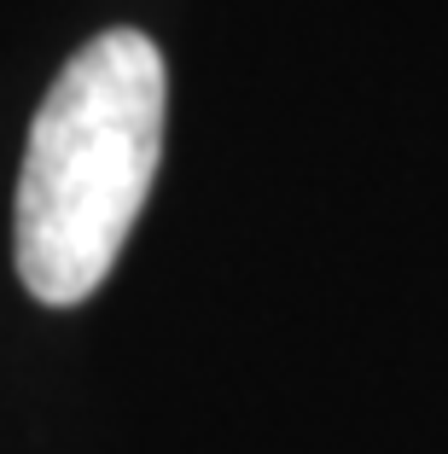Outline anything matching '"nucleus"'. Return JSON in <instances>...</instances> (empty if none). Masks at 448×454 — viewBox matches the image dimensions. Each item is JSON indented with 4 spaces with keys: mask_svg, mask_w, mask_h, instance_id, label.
I'll use <instances>...</instances> for the list:
<instances>
[{
    "mask_svg": "<svg viewBox=\"0 0 448 454\" xmlns=\"http://www.w3.org/2000/svg\"><path fill=\"white\" fill-rule=\"evenodd\" d=\"M163 53L140 29H106L70 53L35 111L18 175V274L47 309L106 286L163 158Z\"/></svg>",
    "mask_w": 448,
    "mask_h": 454,
    "instance_id": "f257e3e1",
    "label": "nucleus"
}]
</instances>
